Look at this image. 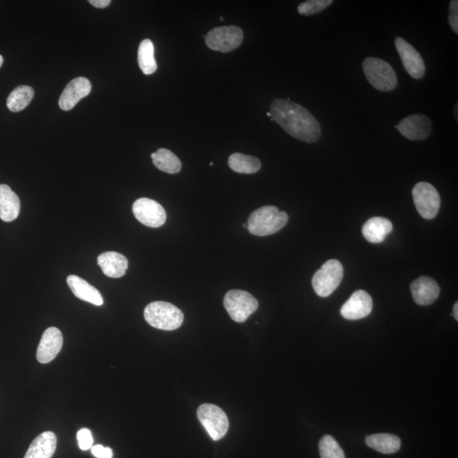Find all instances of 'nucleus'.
Wrapping results in <instances>:
<instances>
[{"label": "nucleus", "instance_id": "obj_1", "mask_svg": "<svg viewBox=\"0 0 458 458\" xmlns=\"http://www.w3.org/2000/svg\"><path fill=\"white\" fill-rule=\"evenodd\" d=\"M270 113L273 121L298 140L312 144L321 137L320 125L312 113L291 100H275Z\"/></svg>", "mask_w": 458, "mask_h": 458}, {"label": "nucleus", "instance_id": "obj_2", "mask_svg": "<svg viewBox=\"0 0 458 458\" xmlns=\"http://www.w3.org/2000/svg\"><path fill=\"white\" fill-rule=\"evenodd\" d=\"M289 221L288 214L278 207L266 205L255 210L248 219L247 229L255 236H268L278 233Z\"/></svg>", "mask_w": 458, "mask_h": 458}, {"label": "nucleus", "instance_id": "obj_3", "mask_svg": "<svg viewBox=\"0 0 458 458\" xmlns=\"http://www.w3.org/2000/svg\"><path fill=\"white\" fill-rule=\"evenodd\" d=\"M145 318L155 329L172 331L183 323V313L176 306L165 301L151 302L145 309Z\"/></svg>", "mask_w": 458, "mask_h": 458}, {"label": "nucleus", "instance_id": "obj_4", "mask_svg": "<svg viewBox=\"0 0 458 458\" xmlns=\"http://www.w3.org/2000/svg\"><path fill=\"white\" fill-rule=\"evenodd\" d=\"M363 70L369 83L377 90L392 91L397 86V74L392 66L380 58H366Z\"/></svg>", "mask_w": 458, "mask_h": 458}, {"label": "nucleus", "instance_id": "obj_5", "mask_svg": "<svg viewBox=\"0 0 458 458\" xmlns=\"http://www.w3.org/2000/svg\"><path fill=\"white\" fill-rule=\"evenodd\" d=\"M344 275L342 264L338 260H330L315 272L313 287L318 296L325 298L335 291Z\"/></svg>", "mask_w": 458, "mask_h": 458}, {"label": "nucleus", "instance_id": "obj_6", "mask_svg": "<svg viewBox=\"0 0 458 458\" xmlns=\"http://www.w3.org/2000/svg\"><path fill=\"white\" fill-rule=\"evenodd\" d=\"M224 305L231 318L237 323L246 322L259 306L258 300L251 294L241 289H232L227 293Z\"/></svg>", "mask_w": 458, "mask_h": 458}, {"label": "nucleus", "instance_id": "obj_7", "mask_svg": "<svg viewBox=\"0 0 458 458\" xmlns=\"http://www.w3.org/2000/svg\"><path fill=\"white\" fill-rule=\"evenodd\" d=\"M197 417L213 440H219L229 430L228 416L219 406L213 404H203L197 410Z\"/></svg>", "mask_w": 458, "mask_h": 458}, {"label": "nucleus", "instance_id": "obj_8", "mask_svg": "<svg viewBox=\"0 0 458 458\" xmlns=\"http://www.w3.org/2000/svg\"><path fill=\"white\" fill-rule=\"evenodd\" d=\"M205 37V44L214 52L229 53L241 46L243 40L241 28L224 26L213 28Z\"/></svg>", "mask_w": 458, "mask_h": 458}, {"label": "nucleus", "instance_id": "obj_9", "mask_svg": "<svg viewBox=\"0 0 458 458\" xmlns=\"http://www.w3.org/2000/svg\"><path fill=\"white\" fill-rule=\"evenodd\" d=\"M413 198L419 215L424 219H434L440 208V197L436 188L427 182L418 183L413 190Z\"/></svg>", "mask_w": 458, "mask_h": 458}, {"label": "nucleus", "instance_id": "obj_10", "mask_svg": "<svg viewBox=\"0 0 458 458\" xmlns=\"http://www.w3.org/2000/svg\"><path fill=\"white\" fill-rule=\"evenodd\" d=\"M133 212L138 222L150 228H159L167 220V213L162 205L149 198L138 199L133 203Z\"/></svg>", "mask_w": 458, "mask_h": 458}, {"label": "nucleus", "instance_id": "obj_11", "mask_svg": "<svg viewBox=\"0 0 458 458\" xmlns=\"http://www.w3.org/2000/svg\"><path fill=\"white\" fill-rule=\"evenodd\" d=\"M394 45L407 73L414 79H421L426 74V68L420 54L413 45L401 37H397Z\"/></svg>", "mask_w": 458, "mask_h": 458}, {"label": "nucleus", "instance_id": "obj_12", "mask_svg": "<svg viewBox=\"0 0 458 458\" xmlns=\"http://www.w3.org/2000/svg\"><path fill=\"white\" fill-rule=\"evenodd\" d=\"M396 128L407 140L422 141L430 137L432 132V123L426 116L414 114L401 121L396 126Z\"/></svg>", "mask_w": 458, "mask_h": 458}, {"label": "nucleus", "instance_id": "obj_13", "mask_svg": "<svg viewBox=\"0 0 458 458\" xmlns=\"http://www.w3.org/2000/svg\"><path fill=\"white\" fill-rule=\"evenodd\" d=\"M373 310L372 297L368 292L356 291L340 309V314L347 320H359L368 317Z\"/></svg>", "mask_w": 458, "mask_h": 458}, {"label": "nucleus", "instance_id": "obj_14", "mask_svg": "<svg viewBox=\"0 0 458 458\" xmlns=\"http://www.w3.org/2000/svg\"><path fill=\"white\" fill-rule=\"evenodd\" d=\"M92 85L90 80L85 78H77L71 80L62 92L59 106L61 110L71 111L80 100L90 94Z\"/></svg>", "mask_w": 458, "mask_h": 458}, {"label": "nucleus", "instance_id": "obj_15", "mask_svg": "<svg viewBox=\"0 0 458 458\" xmlns=\"http://www.w3.org/2000/svg\"><path fill=\"white\" fill-rule=\"evenodd\" d=\"M63 346V335L57 327H52L44 331L37 350V359L40 363L52 361L60 353Z\"/></svg>", "mask_w": 458, "mask_h": 458}, {"label": "nucleus", "instance_id": "obj_16", "mask_svg": "<svg viewBox=\"0 0 458 458\" xmlns=\"http://www.w3.org/2000/svg\"><path fill=\"white\" fill-rule=\"evenodd\" d=\"M410 289L414 301L419 306H430L434 303L440 293L438 283L426 276L414 280Z\"/></svg>", "mask_w": 458, "mask_h": 458}, {"label": "nucleus", "instance_id": "obj_17", "mask_svg": "<svg viewBox=\"0 0 458 458\" xmlns=\"http://www.w3.org/2000/svg\"><path fill=\"white\" fill-rule=\"evenodd\" d=\"M98 264L104 275L113 279L121 278L128 267V260L123 255L116 251H107L100 254Z\"/></svg>", "mask_w": 458, "mask_h": 458}, {"label": "nucleus", "instance_id": "obj_18", "mask_svg": "<svg viewBox=\"0 0 458 458\" xmlns=\"http://www.w3.org/2000/svg\"><path fill=\"white\" fill-rule=\"evenodd\" d=\"M66 282L74 296L78 299L90 302L95 306L103 305L104 300L102 294L87 281L78 276L70 275L67 277Z\"/></svg>", "mask_w": 458, "mask_h": 458}, {"label": "nucleus", "instance_id": "obj_19", "mask_svg": "<svg viewBox=\"0 0 458 458\" xmlns=\"http://www.w3.org/2000/svg\"><path fill=\"white\" fill-rule=\"evenodd\" d=\"M56 445V435L53 432L42 433L32 441L24 458H52Z\"/></svg>", "mask_w": 458, "mask_h": 458}, {"label": "nucleus", "instance_id": "obj_20", "mask_svg": "<svg viewBox=\"0 0 458 458\" xmlns=\"http://www.w3.org/2000/svg\"><path fill=\"white\" fill-rule=\"evenodd\" d=\"M20 209L18 195L6 186L0 184V219L9 222L18 217Z\"/></svg>", "mask_w": 458, "mask_h": 458}, {"label": "nucleus", "instance_id": "obj_21", "mask_svg": "<svg viewBox=\"0 0 458 458\" xmlns=\"http://www.w3.org/2000/svg\"><path fill=\"white\" fill-rule=\"evenodd\" d=\"M392 230V222L387 218L375 217L365 222L361 232L368 242L380 243L385 241Z\"/></svg>", "mask_w": 458, "mask_h": 458}, {"label": "nucleus", "instance_id": "obj_22", "mask_svg": "<svg viewBox=\"0 0 458 458\" xmlns=\"http://www.w3.org/2000/svg\"><path fill=\"white\" fill-rule=\"evenodd\" d=\"M369 447L383 454L396 453L400 450L402 441L399 437L390 434H375L366 438Z\"/></svg>", "mask_w": 458, "mask_h": 458}, {"label": "nucleus", "instance_id": "obj_23", "mask_svg": "<svg viewBox=\"0 0 458 458\" xmlns=\"http://www.w3.org/2000/svg\"><path fill=\"white\" fill-rule=\"evenodd\" d=\"M151 158L155 167L167 174H178L182 168V163L179 157L165 148L159 149L157 152L151 154Z\"/></svg>", "mask_w": 458, "mask_h": 458}, {"label": "nucleus", "instance_id": "obj_24", "mask_svg": "<svg viewBox=\"0 0 458 458\" xmlns=\"http://www.w3.org/2000/svg\"><path fill=\"white\" fill-rule=\"evenodd\" d=\"M229 165L231 169L243 174H253L262 167L260 159L251 155L234 153L230 155Z\"/></svg>", "mask_w": 458, "mask_h": 458}, {"label": "nucleus", "instance_id": "obj_25", "mask_svg": "<svg viewBox=\"0 0 458 458\" xmlns=\"http://www.w3.org/2000/svg\"><path fill=\"white\" fill-rule=\"evenodd\" d=\"M35 97V90L30 86L20 85L11 92L7 99V107L12 112L24 110Z\"/></svg>", "mask_w": 458, "mask_h": 458}, {"label": "nucleus", "instance_id": "obj_26", "mask_svg": "<svg viewBox=\"0 0 458 458\" xmlns=\"http://www.w3.org/2000/svg\"><path fill=\"white\" fill-rule=\"evenodd\" d=\"M138 62L143 73L151 75L157 70V63L155 59V47L152 41L143 40L138 47Z\"/></svg>", "mask_w": 458, "mask_h": 458}, {"label": "nucleus", "instance_id": "obj_27", "mask_svg": "<svg viewBox=\"0 0 458 458\" xmlns=\"http://www.w3.org/2000/svg\"><path fill=\"white\" fill-rule=\"evenodd\" d=\"M321 458H346L344 451L333 436H323L319 442Z\"/></svg>", "mask_w": 458, "mask_h": 458}, {"label": "nucleus", "instance_id": "obj_28", "mask_svg": "<svg viewBox=\"0 0 458 458\" xmlns=\"http://www.w3.org/2000/svg\"><path fill=\"white\" fill-rule=\"evenodd\" d=\"M333 4L332 0H308L298 6V12L302 16H312L325 11Z\"/></svg>", "mask_w": 458, "mask_h": 458}, {"label": "nucleus", "instance_id": "obj_29", "mask_svg": "<svg viewBox=\"0 0 458 458\" xmlns=\"http://www.w3.org/2000/svg\"><path fill=\"white\" fill-rule=\"evenodd\" d=\"M79 448L83 451H87L93 447L94 438L92 432L88 428H82L77 434Z\"/></svg>", "mask_w": 458, "mask_h": 458}, {"label": "nucleus", "instance_id": "obj_30", "mask_svg": "<svg viewBox=\"0 0 458 458\" xmlns=\"http://www.w3.org/2000/svg\"><path fill=\"white\" fill-rule=\"evenodd\" d=\"M449 23L452 31L457 35L458 33V1L452 0L450 3L449 11Z\"/></svg>", "mask_w": 458, "mask_h": 458}, {"label": "nucleus", "instance_id": "obj_31", "mask_svg": "<svg viewBox=\"0 0 458 458\" xmlns=\"http://www.w3.org/2000/svg\"><path fill=\"white\" fill-rule=\"evenodd\" d=\"M91 452L96 458H113L112 450L102 445H93Z\"/></svg>", "mask_w": 458, "mask_h": 458}, {"label": "nucleus", "instance_id": "obj_32", "mask_svg": "<svg viewBox=\"0 0 458 458\" xmlns=\"http://www.w3.org/2000/svg\"><path fill=\"white\" fill-rule=\"evenodd\" d=\"M90 3L98 9H104V8L110 6L112 1L111 0H90Z\"/></svg>", "mask_w": 458, "mask_h": 458}, {"label": "nucleus", "instance_id": "obj_33", "mask_svg": "<svg viewBox=\"0 0 458 458\" xmlns=\"http://www.w3.org/2000/svg\"><path fill=\"white\" fill-rule=\"evenodd\" d=\"M453 317L456 319V321H458V303L456 302V304L453 306Z\"/></svg>", "mask_w": 458, "mask_h": 458}, {"label": "nucleus", "instance_id": "obj_34", "mask_svg": "<svg viewBox=\"0 0 458 458\" xmlns=\"http://www.w3.org/2000/svg\"><path fill=\"white\" fill-rule=\"evenodd\" d=\"M3 63H4V58H3V56H1V54H0V67L2 66Z\"/></svg>", "mask_w": 458, "mask_h": 458}, {"label": "nucleus", "instance_id": "obj_35", "mask_svg": "<svg viewBox=\"0 0 458 458\" xmlns=\"http://www.w3.org/2000/svg\"><path fill=\"white\" fill-rule=\"evenodd\" d=\"M267 116H269V117H272V115H271V113H270V112H267Z\"/></svg>", "mask_w": 458, "mask_h": 458}, {"label": "nucleus", "instance_id": "obj_36", "mask_svg": "<svg viewBox=\"0 0 458 458\" xmlns=\"http://www.w3.org/2000/svg\"><path fill=\"white\" fill-rule=\"evenodd\" d=\"M456 112H457V106H456ZM456 117L457 119V113H456Z\"/></svg>", "mask_w": 458, "mask_h": 458}, {"label": "nucleus", "instance_id": "obj_37", "mask_svg": "<svg viewBox=\"0 0 458 458\" xmlns=\"http://www.w3.org/2000/svg\"><path fill=\"white\" fill-rule=\"evenodd\" d=\"M220 20H224V18H222V16H221Z\"/></svg>", "mask_w": 458, "mask_h": 458}, {"label": "nucleus", "instance_id": "obj_38", "mask_svg": "<svg viewBox=\"0 0 458 458\" xmlns=\"http://www.w3.org/2000/svg\"><path fill=\"white\" fill-rule=\"evenodd\" d=\"M210 166H213V162L210 163Z\"/></svg>", "mask_w": 458, "mask_h": 458}]
</instances>
